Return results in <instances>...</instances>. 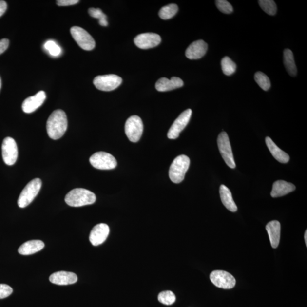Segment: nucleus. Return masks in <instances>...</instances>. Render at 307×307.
<instances>
[{
  "instance_id": "1",
  "label": "nucleus",
  "mask_w": 307,
  "mask_h": 307,
  "mask_svg": "<svg viewBox=\"0 0 307 307\" xmlns=\"http://www.w3.org/2000/svg\"><path fill=\"white\" fill-rule=\"evenodd\" d=\"M68 121L66 113L61 109L54 111L47 119L46 128L51 139L57 140L63 136L67 129Z\"/></svg>"
},
{
  "instance_id": "2",
  "label": "nucleus",
  "mask_w": 307,
  "mask_h": 307,
  "mask_svg": "<svg viewBox=\"0 0 307 307\" xmlns=\"http://www.w3.org/2000/svg\"><path fill=\"white\" fill-rule=\"evenodd\" d=\"M96 200L94 193L86 189H75L65 197V201L71 207H79L94 204Z\"/></svg>"
},
{
  "instance_id": "3",
  "label": "nucleus",
  "mask_w": 307,
  "mask_h": 307,
  "mask_svg": "<svg viewBox=\"0 0 307 307\" xmlns=\"http://www.w3.org/2000/svg\"><path fill=\"white\" fill-rule=\"evenodd\" d=\"M190 165V160L187 156L181 155L177 156L170 167L169 177L171 180L174 183L182 182Z\"/></svg>"
},
{
  "instance_id": "4",
  "label": "nucleus",
  "mask_w": 307,
  "mask_h": 307,
  "mask_svg": "<svg viewBox=\"0 0 307 307\" xmlns=\"http://www.w3.org/2000/svg\"><path fill=\"white\" fill-rule=\"evenodd\" d=\"M42 180L39 178H36L30 181L27 184L19 196L18 200L19 207L25 208L32 202L38 194L42 187Z\"/></svg>"
},
{
  "instance_id": "5",
  "label": "nucleus",
  "mask_w": 307,
  "mask_h": 307,
  "mask_svg": "<svg viewBox=\"0 0 307 307\" xmlns=\"http://www.w3.org/2000/svg\"><path fill=\"white\" fill-rule=\"evenodd\" d=\"M125 131L126 136L132 142H137L143 131L142 119L137 115H132L126 121Z\"/></svg>"
},
{
  "instance_id": "6",
  "label": "nucleus",
  "mask_w": 307,
  "mask_h": 307,
  "mask_svg": "<svg viewBox=\"0 0 307 307\" xmlns=\"http://www.w3.org/2000/svg\"><path fill=\"white\" fill-rule=\"evenodd\" d=\"M91 165L99 170H112L117 166V160L110 154L105 152H97L90 158Z\"/></svg>"
},
{
  "instance_id": "7",
  "label": "nucleus",
  "mask_w": 307,
  "mask_h": 307,
  "mask_svg": "<svg viewBox=\"0 0 307 307\" xmlns=\"http://www.w3.org/2000/svg\"><path fill=\"white\" fill-rule=\"evenodd\" d=\"M217 145L222 157L227 165L231 169H234L235 163L233 152L227 133L221 132L218 136Z\"/></svg>"
},
{
  "instance_id": "8",
  "label": "nucleus",
  "mask_w": 307,
  "mask_h": 307,
  "mask_svg": "<svg viewBox=\"0 0 307 307\" xmlns=\"http://www.w3.org/2000/svg\"><path fill=\"white\" fill-rule=\"evenodd\" d=\"M70 32L74 40L82 49L90 51L94 49L95 41L86 30L80 27L74 26L71 27Z\"/></svg>"
},
{
  "instance_id": "9",
  "label": "nucleus",
  "mask_w": 307,
  "mask_h": 307,
  "mask_svg": "<svg viewBox=\"0 0 307 307\" xmlns=\"http://www.w3.org/2000/svg\"><path fill=\"white\" fill-rule=\"evenodd\" d=\"M122 82V78L114 74L100 75L94 80L95 86L102 91L115 90L121 85Z\"/></svg>"
},
{
  "instance_id": "10",
  "label": "nucleus",
  "mask_w": 307,
  "mask_h": 307,
  "mask_svg": "<svg viewBox=\"0 0 307 307\" xmlns=\"http://www.w3.org/2000/svg\"><path fill=\"white\" fill-rule=\"evenodd\" d=\"M210 279L213 284L218 288L231 289L234 288L236 281L233 275L223 270H215L211 272Z\"/></svg>"
},
{
  "instance_id": "11",
  "label": "nucleus",
  "mask_w": 307,
  "mask_h": 307,
  "mask_svg": "<svg viewBox=\"0 0 307 307\" xmlns=\"http://www.w3.org/2000/svg\"><path fill=\"white\" fill-rule=\"evenodd\" d=\"M2 155L6 165L12 166L18 158V148L15 139L6 137L3 139L2 145Z\"/></svg>"
},
{
  "instance_id": "12",
  "label": "nucleus",
  "mask_w": 307,
  "mask_h": 307,
  "mask_svg": "<svg viewBox=\"0 0 307 307\" xmlns=\"http://www.w3.org/2000/svg\"><path fill=\"white\" fill-rule=\"evenodd\" d=\"M191 115H192V110L191 109H187L180 115L171 126L167 133V136L169 139H175L179 137L180 133L189 124Z\"/></svg>"
},
{
  "instance_id": "13",
  "label": "nucleus",
  "mask_w": 307,
  "mask_h": 307,
  "mask_svg": "<svg viewBox=\"0 0 307 307\" xmlns=\"http://www.w3.org/2000/svg\"><path fill=\"white\" fill-rule=\"evenodd\" d=\"M134 41L135 45L140 49H149L159 45L161 37L155 33H143L136 36Z\"/></svg>"
},
{
  "instance_id": "14",
  "label": "nucleus",
  "mask_w": 307,
  "mask_h": 307,
  "mask_svg": "<svg viewBox=\"0 0 307 307\" xmlns=\"http://www.w3.org/2000/svg\"><path fill=\"white\" fill-rule=\"evenodd\" d=\"M109 227L106 224H98L92 229L90 234V241L92 245L98 246L105 242L109 234Z\"/></svg>"
},
{
  "instance_id": "15",
  "label": "nucleus",
  "mask_w": 307,
  "mask_h": 307,
  "mask_svg": "<svg viewBox=\"0 0 307 307\" xmlns=\"http://www.w3.org/2000/svg\"><path fill=\"white\" fill-rule=\"evenodd\" d=\"M46 95L43 91H40L38 93L25 99L22 105V110L26 114H31L40 107L45 101Z\"/></svg>"
},
{
  "instance_id": "16",
  "label": "nucleus",
  "mask_w": 307,
  "mask_h": 307,
  "mask_svg": "<svg viewBox=\"0 0 307 307\" xmlns=\"http://www.w3.org/2000/svg\"><path fill=\"white\" fill-rule=\"evenodd\" d=\"M207 44L203 40H196L191 43L186 51V56L189 59H199L206 54Z\"/></svg>"
},
{
  "instance_id": "17",
  "label": "nucleus",
  "mask_w": 307,
  "mask_h": 307,
  "mask_svg": "<svg viewBox=\"0 0 307 307\" xmlns=\"http://www.w3.org/2000/svg\"><path fill=\"white\" fill-rule=\"evenodd\" d=\"M49 280L51 283L57 285H69L77 282V276L74 272L61 271L51 275Z\"/></svg>"
},
{
  "instance_id": "18",
  "label": "nucleus",
  "mask_w": 307,
  "mask_h": 307,
  "mask_svg": "<svg viewBox=\"0 0 307 307\" xmlns=\"http://www.w3.org/2000/svg\"><path fill=\"white\" fill-rule=\"evenodd\" d=\"M183 81L177 77H173L171 79L166 77L159 78L155 84L156 90L159 92L170 91L183 86Z\"/></svg>"
},
{
  "instance_id": "19",
  "label": "nucleus",
  "mask_w": 307,
  "mask_h": 307,
  "mask_svg": "<svg viewBox=\"0 0 307 307\" xmlns=\"http://www.w3.org/2000/svg\"><path fill=\"white\" fill-rule=\"evenodd\" d=\"M266 230L268 231L271 247L274 249L278 248L281 238V224L278 221H271L266 225Z\"/></svg>"
},
{
  "instance_id": "20",
  "label": "nucleus",
  "mask_w": 307,
  "mask_h": 307,
  "mask_svg": "<svg viewBox=\"0 0 307 307\" xmlns=\"http://www.w3.org/2000/svg\"><path fill=\"white\" fill-rule=\"evenodd\" d=\"M296 187L291 183L284 180L276 181L272 186L271 196L272 197H279L286 195L295 191Z\"/></svg>"
},
{
  "instance_id": "21",
  "label": "nucleus",
  "mask_w": 307,
  "mask_h": 307,
  "mask_svg": "<svg viewBox=\"0 0 307 307\" xmlns=\"http://www.w3.org/2000/svg\"><path fill=\"white\" fill-rule=\"evenodd\" d=\"M44 247V242L41 240L28 241L20 245L18 251L20 254L29 255L36 253L42 250Z\"/></svg>"
},
{
  "instance_id": "22",
  "label": "nucleus",
  "mask_w": 307,
  "mask_h": 307,
  "mask_svg": "<svg viewBox=\"0 0 307 307\" xmlns=\"http://www.w3.org/2000/svg\"><path fill=\"white\" fill-rule=\"evenodd\" d=\"M265 141L269 152H271L272 155L274 157L275 159L280 163H287L288 162L289 160V155L279 148L270 138L268 136L266 138Z\"/></svg>"
},
{
  "instance_id": "23",
  "label": "nucleus",
  "mask_w": 307,
  "mask_h": 307,
  "mask_svg": "<svg viewBox=\"0 0 307 307\" xmlns=\"http://www.w3.org/2000/svg\"><path fill=\"white\" fill-rule=\"evenodd\" d=\"M220 194L222 203L229 211L235 212L237 211V207L235 204L232 194L230 189L223 184L220 186Z\"/></svg>"
},
{
  "instance_id": "24",
  "label": "nucleus",
  "mask_w": 307,
  "mask_h": 307,
  "mask_svg": "<svg viewBox=\"0 0 307 307\" xmlns=\"http://www.w3.org/2000/svg\"><path fill=\"white\" fill-rule=\"evenodd\" d=\"M283 61L287 71L291 76H296L297 68L295 63L294 57L291 50L285 49L283 53Z\"/></svg>"
},
{
  "instance_id": "25",
  "label": "nucleus",
  "mask_w": 307,
  "mask_h": 307,
  "mask_svg": "<svg viewBox=\"0 0 307 307\" xmlns=\"http://www.w3.org/2000/svg\"><path fill=\"white\" fill-rule=\"evenodd\" d=\"M177 11H178V6L172 3V4L163 7L160 10L159 16L162 19H169L175 16Z\"/></svg>"
},
{
  "instance_id": "26",
  "label": "nucleus",
  "mask_w": 307,
  "mask_h": 307,
  "mask_svg": "<svg viewBox=\"0 0 307 307\" xmlns=\"http://www.w3.org/2000/svg\"><path fill=\"white\" fill-rule=\"evenodd\" d=\"M221 68L225 75L230 76L235 73L237 66L230 57H225L221 60Z\"/></svg>"
},
{
  "instance_id": "27",
  "label": "nucleus",
  "mask_w": 307,
  "mask_h": 307,
  "mask_svg": "<svg viewBox=\"0 0 307 307\" xmlns=\"http://www.w3.org/2000/svg\"><path fill=\"white\" fill-rule=\"evenodd\" d=\"M254 79L263 90L268 91L271 87V83L269 78L267 75L262 72H257L255 74Z\"/></svg>"
},
{
  "instance_id": "28",
  "label": "nucleus",
  "mask_w": 307,
  "mask_h": 307,
  "mask_svg": "<svg viewBox=\"0 0 307 307\" xmlns=\"http://www.w3.org/2000/svg\"><path fill=\"white\" fill-rule=\"evenodd\" d=\"M258 3L262 10L269 15L274 16L277 11L276 3L272 0H260Z\"/></svg>"
},
{
  "instance_id": "29",
  "label": "nucleus",
  "mask_w": 307,
  "mask_h": 307,
  "mask_svg": "<svg viewBox=\"0 0 307 307\" xmlns=\"http://www.w3.org/2000/svg\"><path fill=\"white\" fill-rule=\"evenodd\" d=\"M88 13L94 18L98 19L99 24L102 26H107V16L102 12L100 9L91 8L89 9Z\"/></svg>"
},
{
  "instance_id": "30",
  "label": "nucleus",
  "mask_w": 307,
  "mask_h": 307,
  "mask_svg": "<svg viewBox=\"0 0 307 307\" xmlns=\"http://www.w3.org/2000/svg\"><path fill=\"white\" fill-rule=\"evenodd\" d=\"M158 299L163 305H172L175 303L176 296L172 291H165L159 293Z\"/></svg>"
},
{
  "instance_id": "31",
  "label": "nucleus",
  "mask_w": 307,
  "mask_h": 307,
  "mask_svg": "<svg viewBox=\"0 0 307 307\" xmlns=\"http://www.w3.org/2000/svg\"><path fill=\"white\" fill-rule=\"evenodd\" d=\"M44 47L52 56L58 57L61 54V48L53 40H48Z\"/></svg>"
},
{
  "instance_id": "32",
  "label": "nucleus",
  "mask_w": 307,
  "mask_h": 307,
  "mask_svg": "<svg viewBox=\"0 0 307 307\" xmlns=\"http://www.w3.org/2000/svg\"><path fill=\"white\" fill-rule=\"evenodd\" d=\"M217 8L220 12L225 14H230L233 11V7L230 3L225 0L216 1Z\"/></svg>"
},
{
  "instance_id": "33",
  "label": "nucleus",
  "mask_w": 307,
  "mask_h": 307,
  "mask_svg": "<svg viewBox=\"0 0 307 307\" xmlns=\"http://www.w3.org/2000/svg\"><path fill=\"white\" fill-rule=\"evenodd\" d=\"M13 292L11 287L5 284H0V299H5Z\"/></svg>"
},
{
  "instance_id": "34",
  "label": "nucleus",
  "mask_w": 307,
  "mask_h": 307,
  "mask_svg": "<svg viewBox=\"0 0 307 307\" xmlns=\"http://www.w3.org/2000/svg\"><path fill=\"white\" fill-rule=\"evenodd\" d=\"M78 2V0H58L57 4L60 6H67L77 4Z\"/></svg>"
},
{
  "instance_id": "35",
  "label": "nucleus",
  "mask_w": 307,
  "mask_h": 307,
  "mask_svg": "<svg viewBox=\"0 0 307 307\" xmlns=\"http://www.w3.org/2000/svg\"><path fill=\"white\" fill-rule=\"evenodd\" d=\"M9 44V41L8 39H2L0 40V55L4 53L8 49Z\"/></svg>"
},
{
  "instance_id": "36",
  "label": "nucleus",
  "mask_w": 307,
  "mask_h": 307,
  "mask_svg": "<svg viewBox=\"0 0 307 307\" xmlns=\"http://www.w3.org/2000/svg\"><path fill=\"white\" fill-rule=\"evenodd\" d=\"M7 9V3L4 1H0V17L5 13Z\"/></svg>"
},
{
  "instance_id": "37",
  "label": "nucleus",
  "mask_w": 307,
  "mask_h": 307,
  "mask_svg": "<svg viewBox=\"0 0 307 307\" xmlns=\"http://www.w3.org/2000/svg\"><path fill=\"white\" fill-rule=\"evenodd\" d=\"M305 240L306 242V247H307V230H306L305 234Z\"/></svg>"
},
{
  "instance_id": "38",
  "label": "nucleus",
  "mask_w": 307,
  "mask_h": 307,
  "mask_svg": "<svg viewBox=\"0 0 307 307\" xmlns=\"http://www.w3.org/2000/svg\"><path fill=\"white\" fill-rule=\"evenodd\" d=\"M1 85H2L1 79V77H0V90H1Z\"/></svg>"
}]
</instances>
